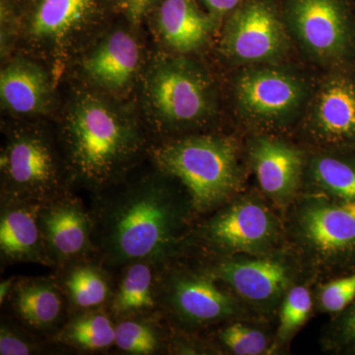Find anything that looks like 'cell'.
<instances>
[{"instance_id": "obj_1", "label": "cell", "mask_w": 355, "mask_h": 355, "mask_svg": "<svg viewBox=\"0 0 355 355\" xmlns=\"http://www.w3.org/2000/svg\"><path fill=\"white\" fill-rule=\"evenodd\" d=\"M157 170L94 200L93 251L101 265L147 261L163 266L188 256L197 216L183 186Z\"/></svg>"}, {"instance_id": "obj_2", "label": "cell", "mask_w": 355, "mask_h": 355, "mask_svg": "<svg viewBox=\"0 0 355 355\" xmlns=\"http://www.w3.org/2000/svg\"><path fill=\"white\" fill-rule=\"evenodd\" d=\"M284 223L287 249L315 284L355 273V203L300 191Z\"/></svg>"}, {"instance_id": "obj_3", "label": "cell", "mask_w": 355, "mask_h": 355, "mask_svg": "<svg viewBox=\"0 0 355 355\" xmlns=\"http://www.w3.org/2000/svg\"><path fill=\"white\" fill-rule=\"evenodd\" d=\"M153 158L157 169L183 186L197 219L248 189L241 148L233 137L205 135L173 140L156 147Z\"/></svg>"}, {"instance_id": "obj_4", "label": "cell", "mask_w": 355, "mask_h": 355, "mask_svg": "<svg viewBox=\"0 0 355 355\" xmlns=\"http://www.w3.org/2000/svg\"><path fill=\"white\" fill-rule=\"evenodd\" d=\"M65 144L72 175L99 195L139 154L141 139L113 109L87 97L77 103L67 119Z\"/></svg>"}, {"instance_id": "obj_5", "label": "cell", "mask_w": 355, "mask_h": 355, "mask_svg": "<svg viewBox=\"0 0 355 355\" xmlns=\"http://www.w3.org/2000/svg\"><path fill=\"white\" fill-rule=\"evenodd\" d=\"M286 247L284 214L257 188H248L196 220L189 254L260 256Z\"/></svg>"}, {"instance_id": "obj_6", "label": "cell", "mask_w": 355, "mask_h": 355, "mask_svg": "<svg viewBox=\"0 0 355 355\" xmlns=\"http://www.w3.org/2000/svg\"><path fill=\"white\" fill-rule=\"evenodd\" d=\"M157 299L161 317L179 333L200 334L235 318L259 316L191 254L160 266Z\"/></svg>"}, {"instance_id": "obj_7", "label": "cell", "mask_w": 355, "mask_h": 355, "mask_svg": "<svg viewBox=\"0 0 355 355\" xmlns=\"http://www.w3.org/2000/svg\"><path fill=\"white\" fill-rule=\"evenodd\" d=\"M191 256L253 312L275 322L289 289L301 280L310 279L286 246L260 256Z\"/></svg>"}, {"instance_id": "obj_8", "label": "cell", "mask_w": 355, "mask_h": 355, "mask_svg": "<svg viewBox=\"0 0 355 355\" xmlns=\"http://www.w3.org/2000/svg\"><path fill=\"white\" fill-rule=\"evenodd\" d=\"M1 198L46 203L67 195L55 154L38 133H13L1 153Z\"/></svg>"}, {"instance_id": "obj_9", "label": "cell", "mask_w": 355, "mask_h": 355, "mask_svg": "<svg viewBox=\"0 0 355 355\" xmlns=\"http://www.w3.org/2000/svg\"><path fill=\"white\" fill-rule=\"evenodd\" d=\"M287 25L298 43L320 62L340 64L354 51L345 0H287Z\"/></svg>"}, {"instance_id": "obj_10", "label": "cell", "mask_w": 355, "mask_h": 355, "mask_svg": "<svg viewBox=\"0 0 355 355\" xmlns=\"http://www.w3.org/2000/svg\"><path fill=\"white\" fill-rule=\"evenodd\" d=\"M148 94L159 118L168 125H193L209 116L211 109L209 80L181 60H165L154 67Z\"/></svg>"}, {"instance_id": "obj_11", "label": "cell", "mask_w": 355, "mask_h": 355, "mask_svg": "<svg viewBox=\"0 0 355 355\" xmlns=\"http://www.w3.org/2000/svg\"><path fill=\"white\" fill-rule=\"evenodd\" d=\"M246 156L257 189L284 214L302 188L308 151L279 137L259 135L248 142Z\"/></svg>"}, {"instance_id": "obj_12", "label": "cell", "mask_w": 355, "mask_h": 355, "mask_svg": "<svg viewBox=\"0 0 355 355\" xmlns=\"http://www.w3.org/2000/svg\"><path fill=\"white\" fill-rule=\"evenodd\" d=\"M310 150L355 149V76L336 72L320 87L304 128Z\"/></svg>"}, {"instance_id": "obj_13", "label": "cell", "mask_w": 355, "mask_h": 355, "mask_svg": "<svg viewBox=\"0 0 355 355\" xmlns=\"http://www.w3.org/2000/svg\"><path fill=\"white\" fill-rule=\"evenodd\" d=\"M286 34L272 6L263 0H249L231 15L222 44L226 53L239 62H270L286 50Z\"/></svg>"}, {"instance_id": "obj_14", "label": "cell", "mask_w": 355, "mask_h": 355, "mask_svg": "<svg viewBox=\"0 0 355 355\" xmlns=\"http://www.w3.org/2000/svg\"><path fill=\"white\" fill-rule=\"evenodd\" d=\"M236 95L248 118L275 125L289 119L298 109L304 88L295 77L282 70L252 69L238 79Z\"/></svg>"}, {"instance_id": "obj_15", "label": "cell", "mask_w": 355, "mask_h": 355, "mask_svg": "<svg viewBox=\"0 0 355 355\" xmlns=\"http://www.w3.org/2000/svg\"><path fill=\"white\" fill-rule=\"evenodd\" d=\"M40 223L53 266L65 268L93 250V218L79 198L69 193L44 203Z\"/></svg>"}, {"instance_id": "obj_16", "label": "cell", "mask_w": 355, "mask_h": 355, "mask_svg": "<svg viewBox=\"0 0 355 355\" xmlns=\"http://www.w3.org/2000/svg\"><path fill=\"white\" fill-rule=\"evenodd\" d=\"M44 203L1 198L0 252L4 263L53 266L40 223Z\"/></svg>"}, {"instance_id": "obj_17", "label": "cell", "mask_w": 355, "mask_h": 355, "mask_svg": "<svg viewBox=\"0 0 355 355\" xmlns=\"http://www.w3.org/2000/svg\"><path fill=\"white\" fill-rule=\"evenodd\" d=\"M301 191L355 203V149L308 151Z\"/></svg>"}, {"instance_id": "obj_18", "label": "cell", "mask_w": 355, "mask_h": 355, "mask_svg": "<svg viewBox=\"0 0 355 355\" xmlns=\"http://www.w3.org/2000/svg\"><path fill=\"white\" fill-rule=\"evenodd\" d=\"M275 322L266 318L228 320L200 333L207 354L270 355L275 340Z\"/></svg>"}, {"instance_id": "obj_19", "label": "cell", "mask_w": 355, "mask_h": 355, "mask_svg": "<svg viewBox=\"0 0 355 355\" xmlns=\"http://www.w3.org/2000/svg\"><path fill=\"white\" fill-rule=\"evenodd\" d=\"M64 292L50 277L18 279L10 299L16 316L28 328L48 331L55 328L64 314Z\"/></svg>"}, {"instance_id": "obj_20", "label": "cell", "mask_w": 355, "mask_h": 355, "mask_svg": "<svg viewBox=\"0 0 355 355\" xmlns=\"http://www.w3.org/2000/svg\"><path fill=\"white\" fill-rule=\"evenodd\" d=\"M140 50L130 34L116 31L105 39L84 62L87 76L103 87H125L139 69Z\"/></svg>"}, {"instance_id": "obj_21", "label": "cell", "mask_w": 355, "mask_h": 355, "mask_svg": "<svg viewBox=\"0 0 355 355\" xmlns=\"http://www.w3.org/2000/svg\"><path fill=\"white\" fill-rule=\"evenodd\" d=\"M158 27L171 48L191 53L207 41L214 18L202 12L193 0H164L159 8Z\"/></svg>"}, {"instance_id": "obj_22", "label": "cell", "mask_w": 355, "mask_h": 355, "mask_svg": "<svg viewBox=\"0 0 355 355\" xmlns=\"http://www.w3.org/2000/svg\"><path fill=\"white\" fill-rule=\"evenodd\" d=\"M161 266L147 261L123 266V275L109 302L114 319L158 312L157 279Z\"/></svg>"}, {"instance_id": "obj_23", "label": "cell", "mask_w": 355, "mask_h": 355, "mask_svg": "<svg viewBox=\"0 0 355 355\" xmlns=\"http://www.w3.org/2000/svg\"><path fill=\"white\" fill-rule=\"evenodd\" d=\"M0 96L3 106L13 113H41L50 97L48 77L38 65L14 60L0 74Z\"/></svg>"}, {"instance_id": "obj_24", "label": "cell", "mask_w": 355, "mask_h": 355, "mask_svg": "<svg viewBox=\"0 0 355 355\" xmlns=\"http://www.w3.org/2000/svg\"><path fill=\"white\" fill-rule=\"evenodd\" d=\"M95 0H39L29 31L33 38L60 41L76 29L90 13Z\"/></svg>"}, {"instance_id": "obj_25", "label": "cell", "mask_w": 355, "mask_h": 355, "mask_svg": "<svg viewBox=\"0 0 355 355\" xmlns=\"http://www.w3.org/2000/svg\"><path fill=\"white\" fill-rule=\"evenodd\" d=\"M314 284L311 279L301 280L284 296L275 319L272 355L288 354L292 340L315 314Z\"/></svg>"}, {"instance_id": "obj_26", "label": "cell", "mask_w": 355, "mask_h": 355, "mask_svg": "<svg viewBox=\"0 0 355 355\" xmlns=\"http://www.w3.org/2000/svg\"><path fill=\"white\" fill-rule=\"evenodd\" d=\"M64 268L67 272L60 287L70 304L76 309H97L110 302L113 291L107 272L101 265L80 260Z\"/></svg>"}, {"instance_id": "obj_27", "label": "cell", "mask_w": 355, "mask_h": 355, "mask_svg": "<svg viewBox=\"0 0 355 355\" xmlns=\"http://www.w3.org/2000/svg\"><path fill=\"white\" fill-rule=\"evenodd\" d=\"M101 308L81 311L58 333V340L83 352H101L114 345L116 324Z\"/></svg>"}, {"instance_id": "obj_28", "label": "cell", "mask_w": 355, "mask_h": 355, "mask_svg": "<svg viewBox=\"0 0 355 355\" xmlns=\"http://www.w3.org/2000/svg\"><path fill=\"white\" fill-rule=\"evenodd\" d=\"M170 334L159 324L147 319V315L123 318L116 324L114 345L130 354H156L169 347Z\"/></svg>"}, {"instance_id": "obj_29", "label": "cell", "mask_w": 355, "mask_h": 355, "mask_svg": "<svg viewBox=\"0 0 355 355\" xmlns=\"http://www.w3.org/2000/svg\"><path fill=\"white\" fill-rule=\"evenodd\" d=\"M313 296L315 314L338 316L355 299V273L316 282Z\"/></svg>"}, {"instance_id": "obj_30", "label": "cell", "mask_w": 355, "mask_h": 355, "mask_svg": "<svg viewBox=\"0 0 355 355\" xmlns=\"http://www.w3.org/2000/svg\"><path fill=\"white\" fill-rule=\"evenodd\" d=\"M319 343L326 354L355 355V299L330 319L321 331Z\"/></svg>"}, {"instance_id": "obj_31", "label": "cell", "mask_w": 355, "mask_h": 355, "mask_svg": "<svg viewBox=\"0 0 355 355\" xmlns=\"http://www.w3.org/2000/svg\"><path fill=\"white\" fill-rule=\"evenodd\" d=\"M36 345L12 326L2 323L0 329V354L27 355L35 354Z\"/></svg>"}, {"instance_id": "obj_32", "label": "cell", "mask_w": 355, "mask_h": 355, "mask_svg": "<svg viewBox=\"0 0 355 355\" xmlns=\"http://www.w3.org/2000/svg\"><path fill=\"white\" fill-rule=\"evenodd\" d=\"M209 9L211 16L221 17L232 12L241 3V0H202Z\"/></svg>"}, {"instance_id": "obj_33", "label": "cell", "mask_w": 355, "mask_h": 355, "mask_svg": "<svg viewBox=\"0 0 355 355\" xmlns=\"http://www.w3.org/2000/svg\"><path fill=\"white\" fill-rule=\"evenodd\" d=\"M123 1L130 19L137 23L155 0H123Z\"/></svg>"}, {"instance_id": "obj_34", "label": "cell", "mask_w": 355, "mask_h": 355, "mask_svg": "<svg viewBox=\"0 0 355 355\" xmlns=\"http://www.w3.org/2000/svg\"><path fill=\"white\" fill-rule=\"evenodd\" d=\"M16 280L17 279H15V277H11V279L4 280L0 284V303H1V305L3 304L6 299L10 295L11 291L15 286Z\"/></svg>"}]
</instances>
